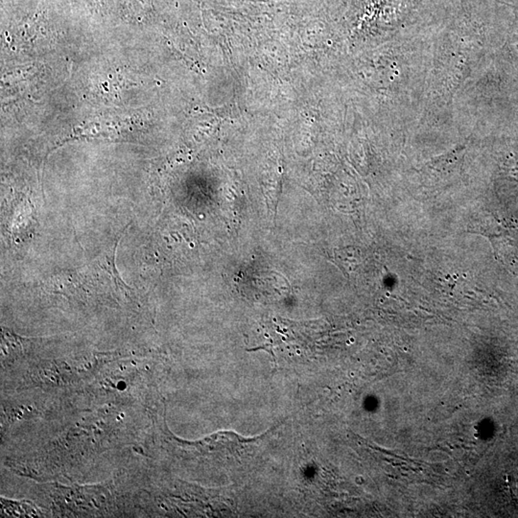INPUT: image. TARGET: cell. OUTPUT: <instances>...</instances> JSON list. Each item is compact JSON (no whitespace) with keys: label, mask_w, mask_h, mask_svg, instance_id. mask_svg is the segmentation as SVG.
Returning <instances> with one entry per match:
<instances>
[{"label":"cell","mask_w":518,"mask_h":518,"mask_svg":"<svg viewBox=\"0 0 518 518\" xmlns=\"http://www.w3.org/2000/svg\"><path fill=\"white\" fill-rule=\"evenodd\" d=\"M362 252L355 247L342 248L334 250L333 262L348 276L355 271L362 262Z\"/></svg>","instance_id":"cell-1"},{"label":"cell","mask_w":518,"mask_h":518,"mask_svg":"<svg viewBox=\"0 0 518 518\" xmlns=\"http://www.w3.org/2000/svg\"><path fill=\"white\" fill-rule=\"evenodd\" d=\"M129 227V225H127V227L124 228L123 232H122V235L125 232V230H126V228ZM119 237V239L117 240V242L115 243L114 249L112 250H110V255L109 259H108V272H110V276L112 277V279H114V284L117 287H119L120 289H122V291L127 292V290H131V289L126 286V283H124V281H122L121 277H120L119 275V272H117V268H115V264H114V255L115 252H117V245H119V242L120 241V239H121L122 237Z\"/></svg>","instance_id":"cell-2"},{"label":"cell","mask_w":518,"mask_h":518,"mask_svg":"<svg viewBox=\"0 0 518 518\" xmlns=\"http://www.w3.org/2000/svg\"><path fill=\"white\" fill-rule=\"evenodd\" d=\"M508 481H509V487L512 495L518 498V473L510 475Z\"/></svg>","instance_id":"cell-3"}]
</instances>
